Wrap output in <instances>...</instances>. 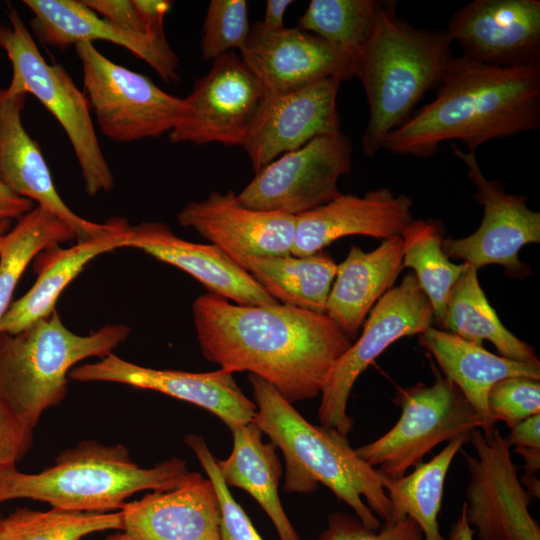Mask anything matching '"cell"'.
Here are the masks:
<instances>
[{"label": "cell", "instance_id": "obj_47", "mask_svg": "<svg viewBox=\"0 0 540 540\" xmlns=\"http://www.w3.org/2000/svg\"><path fill=\"white\" fill-rule=\"evenodd\" d=\"M10 228H11V221L9 220L0 221V242L3 236L10 230Z\"/></svg>", "mask_w": 540, "mask_h": 540}, {"label": "cell", "instance_id": "obj_11", "mask_svg": "<svg viewBox=\"0 0 540 540\" xmlns=\"http://www.w3.org/2000/svg\"><path fill=\"white\" fill-rule=\"evenodd\" d=\"M434 322L430 302L413 273L391 288L375 304L358 340L332 366L321 391V425L343 435L353 428L347 413L352 388L361 373L398 339L421 334Z\"/></svg>", "mask_w": 540, "mask_h": 540}, {"label": "cell", "instance_id": "obj_48", "mask_svg": "<svg viewBox=\"0 0 540 540\" xmlns=\"http://www.w3.org/2000/svg\"><path fill=\"white\" fill-rule=\"evenodd\" d=\"M2 519H3V518H2L1 515H0V531H1Z\"/></svg>", "mask_w": 540, "mask_h": 540}, {"label": "cell", "instance_id": "obj_19", "mask_svg": "<svg viewBox=\"0 0 540 540\" xmlns=\"http://www.w3.org/2000/svg\"><path fill=\"white\" fill-rule=\"evenodd\" d=\"M178 223L192 228L241 267L248 257L291 255L296 217L280 212L251 209L233 191L211 192L188 203Z\"/></svg>", "mask_w": 540, "mask_h": 540}, {"label": "cell", "instance_id": "obj_13", "mask_svg": "<svg viewBox=\"0 0 540 540\" xmlns=\"http://www.w3.org/2000/svg\"><path fill=\"white\" fill-rule=\"evenodd\" d=\"M353 147L341 131L321 135L256 172L237 195L244 206L298 216L337 198L338 180L350 173Z\"/></svg>", "mask_w": 540, "mask_h": 540}, {"label": "cell", "instance_id": "obj_33", "mask_svg": "<svg viewBox=\"0 0 540 540\" xmlns=\"http://www.w3.org/2000/svg\"><path fill=\"white\" fill-rule=\"evenodd\" d=\"M73 240L74 231L38 205L17 220L0 242V320L29 263L42 251Z\"/></svg>", "mask_w": 540, "mask_h": 540}, {"label": "cell", "instance_id": "obj_9", "mask_svg": "<svg viewBox=\"0 0 540 540\" xmlns=\"http://www.w3.org/2000/svg\"><path fill=\"white\" fill-rule=\"evenodd\" d=\"M82 65L84 95L101 133L115 142L157 138L175 126L182 99L149 77L119 65L92 42L75 45Z\"/></svg>", "mask_w": 540, "mask_h": 540}, {"label": "cell", "instance_id": "obj_34", "mask_svg": "<svg viewBox=\"0 0 540 540\" xmlns=\"http://www.w3.org/2000/svg\"><path fill=\"white\" fill-rule=\"evenodd\" d=\"M380 4L376 0H312L297 27L359 60L372 36Z\"/></svg>", "mask_w": 540, "mask_h": 540}, {"label": "cell", "instance_id": "obj_16", "mask_svg": "<svg viewBox=\"0 0 540 540\" xmlns=\"http://www.w3.org/2000/svg\"><path fill=\"white\" fill-rule=\"evenodd\" d=\"M69 379L157 391L210 411L229 429L252 422L256 413V404L242 392L233 373L222 369L203 373L154 369L112 353L97 362L74 367Z\"/></svg>", "mask_w": 540, "mask_h": 540}, {"label": "cell", "instance_id": "obj_28", "mask_svg": "<svg viewBox=\"0 0 540 540\" xmlns=\"http://www.w3.org/2000/svg\"><path fill=\"white\" fill-rule=\"evenodd\" d=\"M233 449L225 460L217 459L224 483L249 493L274 524L280 540H300L279 497L282 466L272 442L262 441V431L253 421L230 429Z\"/></svg>", "mask_w": 540, "mask_h": 540}, {"label": "cell", "instance_id": "obj_7", "mask_svg": "<svg viewBox=\"0 0 540 540\" xmlns=\"http://www.w3.org/2000/svg\"><path fill=\"white\" fill-rule=\"evenodd\" d=\"M9 23L0 24V48L11 66L8 87L13 93L32 94L56 118L72 146L85 192L96 196L114 187V176L101 149L87 99L60 64L41 54L18 11L7 6Z\"/></svg>", "mask_w": 540, "mask_h": 540}, {"label": "cell", "instance_id": "obj_37", "mask_svg": "<svg viewBox=\"0 0 540 540\" xmlns=\"http://www.w3.org/2000/svg\"><path fill=\"white\" fill-rule=\"evenodd\" d=\"M184 442L193 451L216 490L220 506L221 540H263L224 483L217 459L208 448L205 439L201 435L188 434L184 437Z\"/></svg>", "mask_w": 540, "mask_h": 540}, {"label": "cell", "instance_id": "obj_20", "mask_svg": "<svg viewBox=\"0 0 540 540\" xmlns=\"http://www.w3.org/2000/svg\"><path fill=\"white\" fill-rule=\"evenodd\" d=\"M121 511V529L104 540H221L216 490L198 472L171 489L127 502Z\"/></svg>", "mask_w": 540, "mask_h": 540}, {"label": "cell", "instance_id": "obj_14", "mask_svg": "<svg viewBox=\"0 0 540 540\" xmlns=\"http://www.w3.org/2000/svg\"><path fill=\"white\" fill-rule=\"evenodd\" d=\"M453 152L468 167L484 216L473 234L443 239V251L449 258L462 260L477 270L497 264L511 276L526 273L527 266L520 261L519 253L527 244L540 243V213L528 208L526 196L506 193L498 181L487 180L475 152L462 151L455 145Z\"/></svg>", "mask_w": 540, "mask_h": 540}, {"label": "cell", "instance_id": "obj_6", "mask_svg": "<svg viewBox=\"0 0 540 540\" xmlns=\"http://www.w3.org/2000/svg\"><path fill=\"white\" fill-rule=\"evenodd\" d=\"M130 332L119 323L80 335L64 325L56 310L18 333L0 332V400L34 429L46 410L65 399L76 364L112 354Z\"/></svg>", "mask_w": 540, "mask_h": 540}, {"label": "cell", "instance_id": "obj_29", "mask_svg": "<svg viewBox=\"0 0 540 540\" xmlns=\"http://www.w3.org/2000/svg\"><path fill=\"white\" fill-rule=\"evenodd\" d=\"M241 268L277 302L326 314L337 264L323 250L300 257H248Z\"/></svg>", "mask_w": 540, "mask_h": 540}, {"label": "cell", "instance_id": "obj_31", "mask_svg": "<svg viewBox=\"0 0 540 540\" xmlns=\"http://www.w3.org/2000/svg\"><path fill=\"white\" fill-rule=\"evenodd\" d=\"M468 435L458 436L428 462H421L414 471L398 479L384 477L383 487L392 508V521L409 517L420 527L425 540H447L440 532L444 482L449 467ZM391 521V522H392Z\"/></svg>", "mask_w": 540, "mask_h": 540}, {"label": "cell", "instance_id": "obj_45", "mask_svg": "<svg viewBox=\"0 0 540 540\" xmlns=\"http://www.w3.org/2000/svg\"><path fill=\"white\" fill-rule=\"evenodd\" d=\"M292 3V0H267L264 17L260 21L263 28L268 31L283 29L285 12Z\"/></svg>", "mask_w": 540, "mask_h": 540}, {"label": "cell", "instance_id": "obj_10", "mask_svg": "<svg viewBox=\"0 0 540 540\" xmlns=\"http://www.w3.org/2000/svg\"><path fill=\"white\" fill-rule=\"evenodd\" d=\"M268 102L259 77L233 52L216 58L182 99L178 120L168 133L172 143L243 146Z\"/></svg>", "mask_w": 540, "mask_h": 540}, {"label": "cell", "instance_id": "obj_3", "mask_svg": "<svg viewBox=\"0 0 540 540\" xmlns=\"http://www.w3.org/2000/svg\"><path fill=\"white\" fill-rule=\"evenodd\" d=\"M256 404L253 422L285 460L284 490L311 493L319 484L346 503L368 528L392 521L383 475L353 449L346 435L307 421L272 385L248 374Z\"/></svg>", "mask_w": 540, "mask_h": 540}, {"label": "cell", "instance_id": "obj_1", "mask_svg": "<svg viewBox=\"0 0 540 540\" xmlns=\"http://www.w3.org/2000/svg\"><path fill=\"white\" fill-rule=\"evenodd\" d=\"M192 314L207 361L263 379L292 404L321 394L353 343L327 314L281 303L238 305L207 292L195 299Z\"/></svg>", "mask_w": 540, "mask_h": 540}, {"label": "cell", "instance_id": "obj_24", "mask_svg": "<svg viewBox=\"0 0 540 540\" xmlns=\"http://www.w3.org/2000/svg\"><path fill=\"white\" fill-rule=\"evenodd\" d=\"M23 4L33 14L31 25L38 38L47 45L64 49L84 41H108L145 61L164 81L179 80V59L169 44L120 29L83 1L24 0Z\"/></svg>", "mask_w": 540, "mask_h": 540}, {"label": "cell", "instance_id": "obj_44", "mask_svg": "<svg viewBox=\"0 0 540 540\" xmlns=\"http://www.w3.org/2000/svg\"><path fill=\"white\" fill-rule=\"evenodd\" d=\"M33 207L30 199L15 194L0 178V221L18 220Z\"/></svg>", "mask_w": 540, "mask_h": 540}, {"label": "cell", "instance_id": "obj_38", "mask_svg": "<svg viewBox=\"0 0 540 540\" xmlns=\"http://www.w3.org/2000/svg\"><path fill=\"white\" fill-rule=\"evenodd\" d=\"M487 406L496 423L504 421L511 428L540 413V381L522 376L502 379L489 390Z\"/></svg>", "mask_w": 540, "mask_h": 540}, {"label": "cell", "instance_id": "obj_4", "mask_svg": "<svg viewBox=\"0 0 540 540\" xmlns=\"http://www.w3.org/2000/svg\"><path fill=\"white\" fill-rule=\"evenodd\" d=\"M189 472L178 457L143 468L123 444L82 440L40 472L24 473L16 467L0 470V503L32 499L65 510L113 512L122 510L137 492L177 486Z\"/></svg>", "mask_w": 540, "mask_h": 540}, {"label": "cell", "instance_id": "obj_8", "mask_svg": "<svg viewBox=\"0 0 540 540\" xmlns=\"http://www.w3.org/2000/svg\"><path fill=\"white\" fill-rule=\"evenodd\" d=\"M435 381L401 388L392 398L400 408L396 424L356 453L383 476L398 479L442 442L486 426L459 388L433 367Z\"/></svg>", "mask_w": 540, "mask_h": 540}, {"label": "cell", "instance_id": "obj_27", "mask_svg": "<svg viewBox=\"0 0 540 540\" xmlns=\"http://www.w3.org/2000/svg\"><path fill=\"white\" fill-rule=\"evenodd\" d=\"M131 226L124 220L114 231L76 242L69 248L55 246L34 259L37 279L18 300L11 303L0 320V332L18 333L49 316L64 289L97 256L127 246Z\"/></svg>", "mask_w": 540, "mask_h": 540}, {"label": "cell", "instance_id": "obj_36", "mask_svg": "<svg viewBox=\"0 0 540 540\" xmlns=\"http://www.w3.org/2000/svg\"><path fill=\"white\" fill-rule=\"evenodd\" d=\"M245 0H212L203 25V60H215L230 49H241L250 32Z\"/></svg>", "mask_w": 540, "mask_h": 540}, {"label": "cell", "instance_id": "obj_15", "mask_svg": "<svg viewBox=\"0 0 540 540\" xmlns=\"http://www.w3.org/2000/svg\"><path fill=\"white\" fill-rule=\"evenodd\" d=\"M445 32L464 56L482 64L540 63L539 0H474L454 13Z\"/></svg>", "mask_w": 540, "mask_h": 540}, {"label": "cell", "instance_id": "obj_40", "mask_svg": "<svg viewBox=\"0 0 540 540\" xmlns=\"http://www.w3.org/2000/svg\"><path fill=\"white\" fill-rule=\"evenodd\" d=\"M32 443L33 429L20 422L0 400V470L16 467Z\"/></svg>", "mask_w": 540, "mask_h": 540}, {"label": "cell", "instance_id": "obj_35", "mask_svg": "<svg viewBox=\"0 0 540 540\" xmlns=\"http://www.w3.org/2000/svg\"><path fill=\"white\" fill-rule=\"evenodd\" d=\"M122 511L84 512L52 507L47 511L17 508L2 519L0 540H81L120 530Z\"/></svg>", "mask_w": 540, "mask_h": 540}, {"label": "cell", "instance_id": "obj_32", "mask_svg": "<svg viewBox=\"0 0 540 540\" xmlns=\"http://www.w3.org/2000/svg\"><path fill=\"white\" fill-rule=\"evenodd\" d=\"M403 268L414 270L428 298L434 322L442 325L450 292L467 264L450 261L442 248L443 227L436 220H412L402 231Z\"/></svg>", "mask_w": 540, "mask_h": 540}, {"label": "cell", "instance_id": "obj_12", "mask_svg": "<svg viewBox=\"0 0 540 540\" xmlns=\"http://www.w3.org/2000/svg\"><path fill=\"white\" fill-rule=\"evenodd\" d=\"M475 450L462 451L470 481L465 515L478 540H540V527L529 512L532 495L524 488L511 457V446L498 428L468 434Z\"/></svg>", "mask_w": 540, "mask_h": 540}, {"label": "cell", "instance_id": "obj_5", "mask_svg": "<svg viewBox=\"0 0 540 540\" xmlns=\"http://www.w3.org/2000/svg\"><path fill=\"white\" fill-rule=\"evenodd\" d=\"M394 2L381 1L370 41L360 56L356 77L362 82L369 118L362 136L368 157L404 124L422 97L439 87L453 60L445 30L415 28L397 17Z\"/></svg>", "mask_w": 540, "mask_h": 540}, {"label": "cell", "instance_id": "obj_39", "mask_svg": "<svg viewBox=\"0 0 540 540\" xmlns=\"http://www.w3.org/2000/svg\"><path fill=\"white\" fill-rule=\"evenodd\" d=\"M314 540H425L418 524L409 517L384 523L377 530L356 516L343 512L328 515L327 527Z\"/></svg>", "mask_w": 540, "mask_h": 540}, {"label": "cell", "instance_id": "obj_42", "mask_svg": "<svg viewBox=\"0 0 540 540\" xmlns=\"http://www.w3.org/2000/svg\"><path fill=\"white\" fill-rule=\"evenodd\" d=\"M506 438L524 458L526 473L536 474L540 467V413L511 427Z\"/></svg>", "mask_w": 540, "mask_h": 540}, {"label": "cell", "instance_id": "obj_46", "mask_svg": "<svg viewBox=\"0 0 540 540\" xmlns=\"http://www.w3.org/2000/svg\"><path fill=\"white\" fill-rule=\"evenodd\" d=\"M474 535L475 531L466 519L465 506L462 504L460 514L452 526L447 540H473Z\"/></svg>", "mask_w": 540, "mask_h": 540}, {"label": "cell", "instance_id": "obj_21", "mask_svg": "<svg viewBox=\"0 0 540 540\" xmlns=\"http://www.w3.org/2000/svg\"><path fill=\"white\" fill-rule=\"evenodd\" d=\"M341 82L326 78L268 100L242 146L255 172L315 137L341 131L336 105Z\"/></svg>", "mask_w": 540, "mask_h": 540}, {"label": "cell", "instance_id": "obj_30", "mask_svg": "<svg viewBox=\"0 0 540 540\" xmlns=\"http://www.w3.org/2000/svg\"><path fill=\"white\" fill-rule=\"evenodd\" d=\"M441 328L474 345L490 341L500 356L539 362L534 348L502 324L479 283L478 270L469 264L450 292Z\"/></svg>", "mask_w": 540, "mask_h": 540}, {"label": "cell", "instance_id": "obj_41", "mask_svg": "<svg viewBox=\"0 0 540 540\" xmlns=\"http://www.w3.org/2000/svg\"><path fill=\"white\" fill-rule=\"evenodd\" d=\"M83 2L96 14L120 29L152 38L134 0H85Z\"/></svg>", "mask_w": 540, "mask_h": 540}, {"label": "cell", "instance_id": "obj_43", "mask_svg": "<svg viewBox=\"0 0 540 540\" xmlns=\"http://www.w3.org/2000/svg\"><path fill=\"white\" fill-rule=\"evenodd\" d=\"M141 13L149 35L157 42L167 44L164 19L173 2L169 0H134Z\"/></svg>", "mask_w": 540, "mask_h": 540}, {"label": "cell", "instance_id": "obj_22", "mask_svg": "<svg viewBox=\"0 0 540 540\" xmlns=\"http://www.w3.org/2000/svg\"><path fill=\"white\" fill-rule=\"evenodd\" d=\"M410 197L378 188L363 196L340 194L316 209L296 216L291 254L308 256L351 235L377 239L400 236L413 220Z\"/></svg>", "mask_w": 540, "mask_h": 540}, {"label": "cell", "instance_id": "obj_23", "mask_svg": "<svg viewBox=\"0 0 540 540\" xmlns=\"http://www.w3.org/2000/svg\"><path fill=\"white\" fill-rule=\"evenodd\" d=\"M177 267L199 281L209 293L238 305L277 302L247 271L212 244L178 237L163 222L142 221L131 226L127 246Z\"/></svg>", "mask_w": 540, "mask_h": 540}, {"label": "cell", "instance_id": "obj_26", "mask_svg": "<svg viewBox=\"0 0 540 540\" xmlns=\"http://www.w3.org/2000/svg\"><path fill=\"white\" fill-rule=\"evenodd\" d=\"M420 344L438 364L443 376L456 385L485 423V433L496 426L487 396L498 381L515 376L540 380V362H524L495 355L448 331L429 327Z\"/></svg>", "mask_w": 540, "mask_h": 540}, {"label": "cell", "instance_id": "obj_18", "mask_svg": "<svg viewBox=\"0 0 540 540\" xmlns=\"http://www.w3.org/2000/svg\"><path fill=\"white\" fill-rule=\"evenodd\" d=\"M27 94L0 89V178L15 194L36 202L76 234L89 240L116 230L124 218L104 223L89 221L69 208L56 190L50 169L36 140L24 127L22 112Z\"/></svg>", "mask_w": 540, "mask_h": 540}, {"label": "cell", "instance_id": "obj_2", "mask_svg": "<svg viewBox=\"0 0 540 540\" xmlns=\"http://www.w3.org/2000/svg\"><path fill=\"white\" fill-rule=\"evenodd\" d=\"M540 127V63L500 67L453 58L436 98L392 131L382 149L432 157L442 142L468 151L493 139Z\"/></svg>", "mask_w": 540, "mask_h": 540}, {"label": "cell", "instance_id": "obj_25", "mask_svg": "<svg viewBox=\"0 0 540 540\" xmlns=\"http://www.w3.org/2000/svg\"><path fill=\"white\" fill-rule=\"evenodd\" d=\"M403 269V240H383L370 252L352 246L337 265L326 314L353 342L367 315L389 291Z\"/></svg>", "mask_w": 540, "mask_h": 540}, {"label": "cell", "instance_id": "obj_17", "mask_svg": "<svg viewBox=\"0 0 540 540\" xmlns=\"http://www.w3.org/2000/svg\"><path fill=\"white\" fill-rule=\"evenodd\" d=\"M240 51L265 85L268 100L326 78L356 77L357 59L299 27L268 31L258 21Z\"/></svg>", "mask_w": 540, "mask_h": 540}]
</instances>
